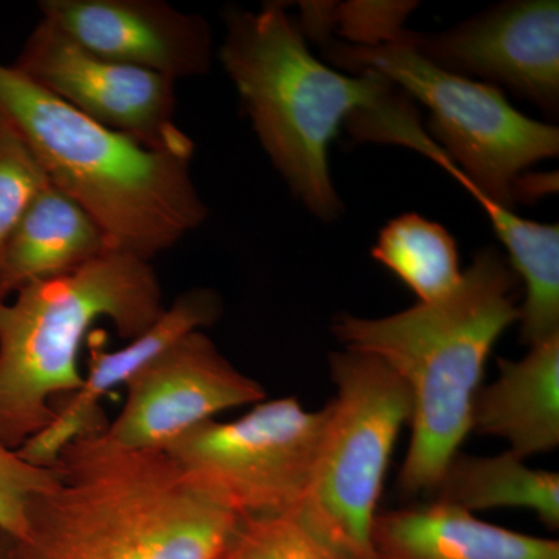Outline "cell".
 Instances as JSON below:
<instances>
[{
    "label": "cell",
    "instance_id": "cell-13",
    "mask_svg": "<svg viewBox=\"0 0 559 559\" xmlns=\"http://www.w3.org/2000/svg\"><path fill=\"white\" fill-rule=\"evenodd\" d=\"M221 312L223 301L218 293L193 288L176 297L145 333L124 347L108 349L102 341L105 334H91L83 384L53 404V421L17 448V454L33 465L53 468L62 450L72 441L105 432L108 428L102 409V400L108 393L120 385L127 388L146 364L187 334L212 326Z\"/></svg>",
    "mask_w": 559,
    "mask_h": 559
},
{
    "label": "cell",
    "instance_id": "cell-11",
    "mask_svg": "<svg viewBox=\"0 0 559 559\" xmlns=\"http://www.w3.org/2000/svg\"><path fill=\"white\" fill-rule=\"evenodd\" d=\"M390 44L454 75L502 84L547 114L558 112V0L500 3L447 32L403 28Z\"/></svg>",
    "mask_w": 559,
    "mask_h": 559
},
{
    "label": "cell",
    "instance_id": "cell-15",
    "mask_svg": "<svg viewBox=\"0 0 559 559\" xmlns=\"http://www.w3.org/2000/svg\"><path fill=\"white\" fill-rule=\"evenodd\" d=\"M499 377L481 385L471 430L498 437L525 460L559 444V334L530 345L520 360L498 359Z\"/></svg>",
    "mask_w": 559,
    "mask_h": 559
},
{
    "label": "cell",
    "instance_id": "cell-12",
    "mask_svg": "<svg viewBox=\"0 0 559 559\" xmlns=\"http://www.w3.org/2000/svg\"><path fill=\"white\" fill-rule=\"evenodd\" d=\"M38 9L40 20L105 60L176 83L212 66L207 21L164 0H40Z\"/></svg>",
    "mask_w": 559,
    "mask_h": 559
},
{
    "label": "cell",
    "instance_id": "cell-6",
    "mask_svg": "<svg viewBox=\"0 0 559 559\" xmlns=\"http://www.w3.org/2000/svg\"><path fill=\"white\" fill-rule=\"evenodd\" d=\"M312 40L337 68L377 73L421 102L447 153L433 162L498 204L514 209L522 173L558 156V128L524 116L492 84L454 75L396 44L356 46L331 32Z\"/></svg>",
    "mask_w": 559,
    "mask_h": 559
},
{
    "label": "cell",
    "instance_id": "cell-23",
    "mask_svg": "<svg viewBox=\"0 0 559 559\" xmlns=\"http://www.w3.org/2000/svg\"><path fill=\"white\" fill-rule=\"evenodd\" d=\"M415 7L414 2H349L336 7L331 3V22L349 44L384 46L403 31L407 14Z\"/></svg>",
    "mask_w": 559,
    "mask_h": 559
},
{
    "label": "cell",
    "instance_id": "cell-9",
    "mask_svg": "<svg viewBox=\"0 0 559 559\" xmlns=\"http://www.w3.org/2000/svg\"><path fill=\"white\" fill-rule=\"evenodd\" d=\"M13 68L44 91L148 148H190L175 123L176 81L91 53L49 22L33 28Z\"/></svg>",
    "mask_w": 559,
    "mask_h": 559
},
{
    "label": "cell",
    "instance_id": "cell-10",
    "mask_svg": "<svg viewBox=\"0 0 559 559\" xmlns=\"http://www.w3.org/2000/svg\"><path fill=\"white\" fill-rule=\"evenodd\" d=\"M127 390L123 409L103 433L135 451H167L183 433L221 412L266 400L263 385L224 358L202 330L146 364Z\"/></svg>",
    "mask_w": 559,
    "mask_h": 559
},
{
    "label": "cell",
    "instance_id": "cell-20",
    "mask_svg": "<svg viewBox=\"0 0 559 559\" xmlns=\"http://www.w3.org/2000/svg\"><path fill=\"white\" fill-rule=\"evenodd\" d=\"M218 559H349L299 513L238 516Z\"/></svg>",
    "mask_w": 559,
    "mask_h": 559
},
{
    "label": "cell",
    "instance_id": "cell-8",
    "mask_svg": "<svg viewBox=\"0 0 559 559\" xmlns=\"http://www.w3.org/2000/svg\"><path fill=\"white\" fill-rule=\"evenodd\" d=\"M326 415V406L307 411L294 396L264 400L235 421L202 423L165 452L238 516L299 513Z\"/></svg>",
    "mask_w": 559,
    "mask_h": 559
},
{
    "label": "cell",
    "instance_id": "cell-7",
    "mask_svg": "<svg viewBox=\"0 0 559 559\" xmlns=\"http://www.w3.org/2000/svg\"><path fill=\"white\" fill-rule=\"evenodd\" d=\"M329 360L336 396L326 404L299 514L345 557L373 559L371 528L396 440L411 423V393L395 371L367 353L345 348Z\"/></svg>",
    "mask_w": 559,
    "mask_h": 559
},
{
    "label": "cell",
    "instance_id": "cell-1",
    "mask_svg": "<svg viewBox=\"0 0 559 559\" xmlns=\"http://www.w3.org/2000/svg\"><path fill=\"white\" fill-rule=\"evenodd\" d=\"M33 499L14 559H218L238 514L165 451L81 437Z\"/></svg>",
    "mask_w": 559,
    "mask_h": 559
},
{
    "label": "cell",
    "instance_id": "cell-16",
    "mask_svg": "<svg viewBox=\"0 0 559 559\" xmlns=\"http://www.w3.org/2000/svg\"><path fill=\"white\" fill-rule=\"evenodd\" d=\"M114 249L90 213L57 187H46L22 216L0 255V301L60 277Z\"/></svg>",
    "mask_w": 559,
    "mask_h": 559
},
{
    "label": "cell",
    "instance_id": "cell-24",
    "mask_svg": "<svg viewBox=\"0 0 559 559\" xmlns=\"http://www.w3.org/2000/svg\"><path fill=\"white\" fill-rule=\"evenodd\" d=\"M13 543V538L0 530V559H14Z\"/></svg>",
    "mask_w": 559,
    "mask_h": 559
},
{
    "label": "cell",
    "instance_id": "cell-17",
    "mask_svg": "<svg viewBox=\"0 0 559 559\" xmlns=\"http://www.w3.org/2000/svg\"><path fill=\"white\" fill-rule=\"evenodd\" d=\"M469 191L484 212L500 242L509 253L511 270L525 286L524 304L520 307L521 340L536 344L559 334V227L522 218L511 207L498 204L455 179Z\"/></svg>",
    "mask_w": 559,
    "mask_h": 559
},
{
    "label": "cell",
    "instance_id": "cell-19",
    "mask_svg": "<svg viewBox=\"0 0 559 559\" xmlns=\"http://www.w3.org/2000/svg\"><path fill=\"white\" fill-rule=\"evenodd\" d=\"M371 257L388 267L421 304L439 300L459 285L457 242L439 223L406 213L380 231Z\"/></svg>",
    "mask_w": 559,
    "mask_h": 559
},
{
    "label": "cell",
    "instance_id": "cell-21",
    "mask_svg": "<svg viewBox=\"0 0 559 559\" xmlns=\"http://www.w3.org/2000/svg\"><path fill=\"white\" fill-rule=\"evenodd\" d=\"M49 183L33 151L0 112V255L22 216Z\"/></svg>",
    "mask_w": 559,
    "mask_h": 559
},
{
    "label": "cell",
    "instance_id": "cell-2",
    "mask_svg": "<svg viewBox=\"0 0 559 559\" xmlns=\"http://www.w3.org/2000/svg\"><path fill=\"white\" fill-rule=\"evenodd\" d=\"M514 286L509 260L488 246L439 300L388 318L334 320L345 348L381 359L409 390L412 436L399 479L406 495L432 492L471 432L488 356L520 320Z\"/></svg>",
    "mask_w": 559,
    "mask_h": 559
},
{
    "label": "cell",
    "instance_id": "cell-18",
    "mask_svg": "<svg viewBox=\"0 0 559 559\" xmlns=\"http://www.w3.org/2000/svg\"><path fill=\"white\" fill-rule=\"evenodd\" d=\"M433 492L437 500L460 509H525L547 527H559V476L533 469L513 452L477 457L455 454L448 463Z\"/></svg>",
    "mask_w": 559,
    "mask_h": 559
},
{
    "label": "cell",
    "instance_id": "cell-22",
    "mask_svg": "<svg viewBox=\"0 0 559 559\" xmlns=\"http://www.w3.org/2000/svg\"><path fill=\"white\" fill-rule=\"evenodd\" d=\"M60 480V469L33 465L0 441V530L14 540L27 530L33 499Z\"/></svg>",
    "mask_w": 559,
    "mask_h": 559
},
{
    "label": "cell",
    "instance_id": "cell-14",
    "mask_svg": "<svg viewBox=\"0 0 559 559\" xmlns=\"http://www.w3.org/2000/svg\"><path fill=\"white\" fill-rule=\"evenodd\" d=\"M373 559H559V543L488 524L468 510L436 500L378 513Z\"/></svg>",
    "mask_w": 559,
    "mask_h": 559
},
{
    "label": "cell",
    "instance_id": "cell-3",
    "mask_svg": "<svg viewBox=\"0 0 559 559\" xmlns=\"http://www.w3.org/2000/svg\"><path fill=\"white\" fill-rule=\"evenodd\" d=\"M223 21L219 61L261 146L305 207L320 219L340 218L331 140L344 121L353 134L369 139L411 103L377 73L345 75L319 61L282 3L260 11L227 7Z\"/></svg>",
    "mask_w": 559,
    "mask_h": 559
},
{
    "label": "cell",
    "instance_id": "cell-4",
    "mask_svg": "<svg viewBox=\"0 0 559 559\" xmlns=\"http://www.w3.org/2000/svg\"><path fill=\"white\" fill-rule=\"evenodd\" d=\"M0 112L51 186L90 213L114 249L151 261L209 218L191 175L194 146L148 148L84 116L13 66L0 64Z\"/></svg>",
    "mask_w": 559,
    "mask_h": 559
},
{
    "label": "cell",
    "instance_id": "cell-5",
    "mask_svg": "<svg viewBox=\"0 0 559 559\" xmlns=\"http://www.w3.org/2000/svg\"><path fill=\"white\" fill-rule=\"evenodd\" d=\"M165 310L151 261L110 249L90 263L0 301V441L17 450L83 384L80 353L98 320L135 340Z\"/></svg>",
    "mask_w": 559,
    "mask_h": 559
}]
</instances>
